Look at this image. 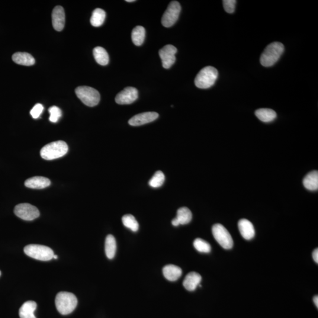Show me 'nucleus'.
<instances>
[{
	"mask_svg": "<svg viewBox=\"0 0 318 318\" xmlns=\"http://www.w3.org/2000/svg\"><path fill=\"white\" fill-rule=\"evenodd\" d=\"M117 245L116 241L114 237L111 234H108L106 237L105 241V252L109 259H113L116 252Z\"/></svg>",
	"mask_w": 318,
	"mask_h": 318,
	"instance_id": "4be33fe9",
	"label": "nucleus"
},
{
	"mask_svg": "<svg viewBox=\"0 0 318 318\" xmlns=\"http://www.w3.org/2000/svg\"><path fill=\"white\" fill-rule=\"evenodd\" d=\"M212 233L218 243L225 249H230L233 246L232 236L222 224H215L212 227Z\"/></svg>",
	"mask_w": 318,
	"mask_h": 318,
	"instance_id": "0eeeda50",
	"label": "nucleus"
},
{
	"mask_svg": "<svg viewBox=\"0 0 318 318\" xmlns=\"http://www.w3.org/2000/svg\"><path fill=\"white\" fill-rule=\"evenodd\" d=\"M165 181V176L162 171H157L149 181L151 187L158 188L161 187Z\"/></svg>",
	"mask_w": 318,
	"mask_h": 318,
	"instance_id": "cd10ccee",
	"label": "nucleus"
},
{
	"mask_svg": "<svg viewBox=\"0 0 318 318\" xmlns=\"http://www.w3.org/2000/svg\"><path fill=\"white\" fill-rule=\"evenodd\" d=\"M14 213L20 219L27 221L33 220L40 216L38 209L29 204H21L16 206Z\"/></svg>",
	"mask_w": 318,
	"mask_h": 318,
	"instance_id": "1a4fd4ad",
	"label": "nucleus"
},
{
	"mask_svg": "<svg viewBox=\"0 0 318 318\" xmlns=\"http://www.w3.org/2000/svg\"><path fill=\"white\" fill-rule=\"evenodd\" d=\"M172 223L173 224V226H178L179 225H180L178 220H177L176 218L175 217V219H173L172 221Z\"/></svg>",
	"mask_w": 318,
	"mask_h": 318,
	"instance_id": "72a5a7b5",
	"label": "nucleus"
},
{
	"mask_svg": "<svg viewBox=\"0 0 318 318\" xmlns=\"http://www.w3.org/2000/svg\"><path fill=\"white\" fill-rule=\"evenodd\" d=\"M145 35L146 30L143 27L138 25L135 27L131 33V39L134 44L137 46L142 45L145 39Z\"/></svg>",
	"mask_w": 318,
	"mask_h": 318,
	"instance_id": "b1692460",
	"label": "nucleus"
},
{
	"mask_svg": "<svg viewBox=\"0 0 318 318\" xmlns=\"http://www.w3.org/2000/svg\"><path fill=\"white\" fill-rule=\"evenodd\" d=\"M93 56L100 65L106 66L109 62L108 54L106 50L102 47H97L93 50Z\"/></svg>",
	"mask_w": 318,
	"mask_h": 318,
	"instance_id": "5701e85b",
	"label": "nucleus"
},
{
	"mask_svg": "<svg viewBox=\"0 0 318 318\" xmlns=\"http://www.w3.org/2000/svg\"><path fill=\"white\" fill-rule=\"evenodd\" d=\"M49 111L50 114L49 120L51 122H52V123H57L61 117H62V110H60L59 107H57V106H54L51 107L49 109Z\"/></svg>",
	"mask_w": 318,
	"mask_h": 318,
	"instance_id": "c756f323",
	"label": "nucleus"
},
{
	"mask_svg": "<svg viewBox=\"0 0 318 318\" xmlns=\"http://www.w3.org/2000/svg\"><path fill=\"white\" fill-rule=\"evenodd\" d=\"M138 91L133 87H127L115 97V101L118 105H130L138 99Z\"/></svg>",
	"mask_w": 318,
	"mask_h": 318,
	"instance_id": "9b49d317",
	"label": "nucleus"
},
{
	"mask_svg": "<svg viewBox=\"0 0 318 318\" xmlns=\"http://www.w3.org/2000/svg\"><path fill=\"white\" fill-rule=\"evenodd\" d=\"M284 44L279 42H274L268 45L263 51L260 59L263 66L269 67L274 66L278 62L284 52Z\"/></svg>",
	"mask_w": 318,
	"mask_h": 318,
	"instance_id": "f03ea898",
	"label": "nucleus"
},
{
	"mask_svg": "<svg viewBox=\"0 0 318 318\" xmlns=\"http://www.w3.org/2000/svg\"><path fill=\"white\" fill-rule=\"evenodd\" d=\"M313 257L315 262L318 263V250L317 248L314 250V251L313 253Z\"/></svg>",
	"mask_w": 318,
	"mask_h": 318,
	"instance_id": "473e14b6",
	"label": "nucleus"
},
{
	"mask_svg": "<svg viewBox=\"0 0 318 318\" xmlns=\"http://www.w3.org/2000/svg\"><path fill=\"white\" fill-rule=\"evenodd\" d=\"M106 12L101 8H96L93 11L91 18V24L93 27H98L104 23L106 18Z\"/></svg>",
	"mask_w": 318,
	"mask_h": 318,
	"instance_id": "a878e982",
	"label": "nucleus"
},
{
	"mask_svg": "<svg viewBox=\"0 0 318 318\" xmlns=\"http://www.w3.org/2000/svg\"><path fill=\"white\" fill-rule=\"evenodd\" d=\"M78 299L70 292H60L57 295L55 304L57 310L63 316L69 315L76 309Z\"/></svg>",
	"mask_w": 318,
	"mask_h": 318,
	"instance_id": "f257e3e1",
	"label": "nucleus"
},
{
	"mask_svg": "<svg viewBox=\"0 0 318 318\" xmlns=\"http://www.w3.org/2000/svg\"><path fill=\"white\" fill-rule=\"evenodd\" d=\"M304 187L308 190L314 191L318 189V172H311L305 177L303 181Z\"/></svg>",
	"mask_w": 318,
	"mask_h": 318,
	"instance_id": "6ab92c4d",
	"label": "nucleus"
},
{
	"mask_svg": "<svg viewBox=\"0 0 318 318\" xmlns=\"http://www.w3.org/2000/svg\"><path fill=\"white\" fill-rule=\"evenodd\" d=\"M124 226L134 232L139 230V225L135 217L131 214H126L122 217Z\"/></svg>",
	"mask_w": 318,
	"mask_h": 318,
	"instance_id": "bb28decb",
	"label": "nucleus"
},
{
	"mask_svg": "<svg viewBox=\"0 0 318 318\" xmlns=\"http://www.w3.org/2000/svg\"><path fill=\"white\" fill-rule=\"evenodd\" d=\"M177 51L178 50L176 48L171 44L166 45L159 50V56L162 60V66L164 68L169 69L175 63V54Z\"/></svg>",
	"mask_w": 318,
	"mask_h": 318,
	"instance_id": "9d476101",
	"label": "nucleus"
},
{
	"mask_svg": "<svg viewBox=\"0 0 318 318\" xmlns=\"http://www.w3.org/2000/svg\"><path fill=\"white\" fill-rule=\"evenodd\" d=\"M78 98L89 107L97 106L101 101V95L96 89L88 86H80L75 91Z\"/></svg>",
	"mask_w": 318,
	"mask_h": 318,
	"instance_id": "423d86ee",
	"label": "nucleus"
},
{
	"mask_svg": "<svg viewBox=\"0 0 318 318\" xmlns=\"http://www.w3.org/2000/svg\"><path fill=\"white\" fill-rule=\"evenodd\" d=\"M159 117V114L156 112H145L134 115L128 121V124L132 126H139L141 125L151 123Z\"/></svg>",
	"mask_w": 318,
	"mask_h": 318,
	"instance_id": "f8f14e48",
	"label": "nucleus"
},
{
	"mask_svg": "<svg viewBox=\"0 0 318 318\" xmlns=\"http://www.w3.org/2000/svg\"><path fill=\"white\" fill-rule=\"evenodd\" d=\"M51 185L49 179L42 176H35L27 180L25 182V186L28 188L34 189H42L47 188Z\"/></svg>",
	"mask_w": 318,
	"mask_h": 318,
	"instance_id": "dca6fc26",
	"label": "nucleus"
},
{
	"mask_svg": "<svg viewBox=\"0 0 318 318\" xmlns=\"http://www.w3.org/2000/svg\"><path fill=\"white\" fill-rule=\"evenodd\" d=\"M52 23L54 29L57 31L63 30L65 25V12L62 6H56L52 12Z\"/></svg>",
	"mask_w": 318,
	"mask_h": 318,
	"instance_id": "ddd939ff",
	"label": "nucleus"
},
{
	"mask_svg": "<svg viewBox=\"0 0 318 318\" xmlns=\"http://www.w3.org/2000/svg\"><path fill=\"white\" fill-rule=\"evenodd\" d=\"M69 147L65 141L59 140L47 144L41 150L40 155L43 159L51 160L60 158L66 155Z\"/></svg>",
	"mask_w": 318,
	"mask_h": 318,
	"instance_id": "7ed1b4c3",
	"label": "nucleus"
},
{
	"mask_svg": "<svg viewBox=\"0 0 318 318\" xmlns=\"http://www.w3.org/2000/svg\"><path fill=\"white\" fill-rule=\"evenodd\" d=\"M194 246L199 252L210 253L211 251L210 244L204 239H196L194 242Z\"/></svg>",
	"mask_w": 318,
	"mask_h": 318,
	"instance_id": "c85d7f7f",
	"label": "nucleus"
},
{
	"mask_svg": "<svg viewBox=\"0 0 318 318\" xmlns=\"http://www.w3.org/2000/svg\"><path fill=\"white\" fill-rule=\"evenodd\" d=\"M236 2V0H224V1H223V4L224 10H225L227 13H233L234 10H235Z\"/></svg>",
	"mask_w": 318,
	"mask_h": 318,
	"instance_id": "7c9ffc66",
	"label": "nucleus"
},
{
	"mask_svg": "<svg viewBox=\"0 0 318 318\" xmlns=\"http://www.w3.org/2000/svg\"><path fill=\"white\" fill-rule=\"evenodd\" d=\"M238 227L241 235L246 240L253 238L255 234V230L253 224L248 220L243 219L239 221Z\"/></svg>",
	"mask_w": 318,
	"mask_h": 318,
	"instance_id": "4468645a",
	"label": "nucleus"
},
{
	"mask_svg": "<svg viewBox=\"0 0 318 318\" xmlns=\"http://www.w3.org/2000/svg\"><path fill=\"white\" fill-rule=\"evenodd\" d=\"M1 271H0V276H1Z\"/></svg>",
	"mask_w": 318,
	"mask_h": 318,
	"instance_id": "4c0bfd02",
	"label": "nucleus"
},
{
	"mask_svg": "<svg viewBox=\"0 0 318 318\" xmlns=\"http://www.w3.org/2000/svg\"><path fill=\"white\" fill-rule=\"evenodd\" d=\"M12 59L14 62L22 66H30L35 63L34 58L27 53H16L13 54Z\"/></svg>",
	"mask_w": 318,
	"mask_h": 318,
	"instance_id": "aec40b11",
	"label": "nucleus"
},
{
	"mask_svg": "<svg viewBox=\"0 0 318 318\" xmlns=\"http://www.w3.org/2000/svg\"><path fill=\"white\" fill-rule=\"evenodd\" d=\"M36 308L37 304L34 301L25 302L19 310V316L20 318H36L34 315Z\"/></svg>",
	"mask_w": 318,
	"mask_h": 318,
	"instance_id": "a211bd4d",
	"label": "nucleus"
},
{
	"mask_svg": "<svg viewBox=\"0 0 318 318\" xmlns=\"http://www.w3.org/2000/svg\"><path fill=\"white\" fill-rule=\"evenodd\" d=\"M218 78L217 70L213 67H204L199 72L195 80L197 88L207 89L214 85Z\"/></svg>",
	"mask_w": 318,
	"mask_h": 318,
	"instance_id": "20e7f679",
	"label": "nucleus"
},
{
	"mask_svg": "<svg viewBox=\"0 0 318 318\" xmlns=\"http://www.w3.org/2000/svg\"><path fill=\"white\" fill-rule=\"evenodd\" d=\"M163 275L166 279L170 281H176L178 280L182 274V271L179 266L168 265L165 266L163 269Z\"/></svg>",
	"mask_w": 318,
	"mask_h": 318,
	"instance_id": "f3484780",
	"label": "nucleus"
},
{
	"mask_svg": "<svg viewBox=\"0 0 318 318\" xmlns=\"http://www.w3.org/2000/svg\"><path fill=\"white\" fill-rule=\"evenodd\" d=\"M135 0H126V2H134Z\"/></svg>",
	"mask_w": 318,
	"mask_h": 318,
	"instance_id": "c9c22d12",
	"label": "nucleus"
},
{
	"mask_svg": "<svg viewBox=\"0 0 318 318\" xmlns=\"http://www.w3.org/2000/svg\"><path fill=\"white\" fill-rule=\"evenodd\" d=\"M314 303L315 304V305H316V306L317 307V308H318V297L317 295V296H315L314 298Z\"/></svg>",
	"mask_w": 318,
	"mask_h": 318,
	"instance_id": "f704fd0d",
	"label": "nucleus"
},
{
	"mask_svg": "<svg viewBox=\"0 0 318 318\" xmlns=\"http://www.w3.org/2000/svg\"><path fill=\"white\" fill-rule=\"evenodd\" d=\"M181 11V5L176 1L170 3L168 8L163 14L162 23L164 27L169 28L173 26L178 21Z\"/></svg>",
	"mask_w": 318,
	"mask_h": 318,
	"instance_id": "6e6552de",
	"label": "nucleus"
},
{
	"mask_svg": "<svg viewBox=\"0 0 318 318\" xmlns=\"http://www.w3.org/2000/svg\"><path fill=\"white\" fill-rule=\"evenodd\" d=\"M255 115L259 119L265 123L274 121L277 114L274 110L270 108H260L255 111Z\"/></svg>",
	"mask_w": 318,
	"mask_h": 318,
	"instance_id": "412c9836",
	"label": "nucleus"
},
{
	"mask_svg": "<svg viewBox=\"0 0 318 318\" xmlns=\"http://www.w3.org/2000/svg\"><path fill=\"white\" fill-rule=\"evenodd\" d=\"M179 224H186L190 223L192 219V213L190 210L188 208L183 207L180 208L177 212L176 217Z\"/></svg>",
	"mask_w": 318,
	"mask_h": 318,
	"instance_id": "393cba45",
	"label": "nucleus"
},
{
	"mask_svg": "<svg viewBox=\"0 0 318 318\" xmlns=\"http://www.w3.org/2000/svg\"><path fill=\"white\" fill-rule=\"evenodd\" d=\"M24 253L31 258L41 261H49L53 259L54 255L53 250L50 247L31 244L24 247Z\"/></svg>",
	"mask_w": 318,
	"mask_h": 318,
	"instance_id": "39448f33",
	"label": "nucleus"
},
{
	"mask_svg": "<svg viewBox=\"0 0 318 318\" xmlns=\"http://www.w3.org/2000/svg\"><path fill=\"white\" fill-rule=\"evenodd\" d=\"M57 258H58V256L55 255V254H54V256H53V259H57Z\"/></svg>",
	"mask_w": 318,
	"mask_h": 318,
	"instance_id": "e433bc0d",
	"label": "nucleus"
},
{
	"mask_svg": "<svg viewBox=\"0 0 318 318\" xmlns=\"http://www.w3.org/2000/svg\"><path fill=\"white\" fill-rule=\"evenodd\" d=\"M44 110L43 106L41 104H38L35 105L33 108L30 111V114L33 118H38L40 116L41 113H43Z\"/></svg>",
	"mask_w": 318,
	"mask_h": 318,
	"instance_id": "2f4dec72",
	"label": "nucleus"
},
{
	"mask_svg": "<svg viewBox=\"0 0 318 318\" xmlns=\"http://www.w3.org/2000/svg\"><path fill=\"white\" fill-rule=\"evenodd\" d=\"M202 281V276L198 273L192 272L189 273L184 279V285L186 290L194 291L200 285Z\"/></svg>",
	"mask_w": 318,
	"mask_h": 318,
	"instance_id": "2eb2a0df",
	"label": "nucleus"
}]
</instances>
